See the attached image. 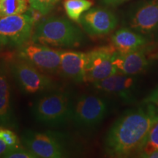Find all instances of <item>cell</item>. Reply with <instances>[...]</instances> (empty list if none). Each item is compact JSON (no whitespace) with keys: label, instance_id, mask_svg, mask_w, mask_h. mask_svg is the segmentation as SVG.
Returning <instances> with one entry per match:
<instances>
[{"label":"cell","instance_id":"6da1fadb","mask_svg":"<svg viewBox=\"0 0 158 158\" xmlns=\"http://www.w3.org/2000/svg\"><path fill=\"white\" fill-rule=\"evenodd\" d=\"M158 119L155 105L143 102L128 110L108 130L104 140V150L110 157L137 155L149 130Z\"/></svg>","mask_w":158,"mask_h":158},{"label":"cell","instance_id":"7a4b0ae2","mask_svg":"<svg viewBox=\"0 0 158 158\" xmlns=\"http://www.w3.org/2000/svg\"><path fill=\"white\" fill-rule=\"evenodd\" d=\"M84 38L81 29L70 21L51 16L37 23L31 40L48 46L73 48L80 47Z\"/></svg>","mask_w":158,"mask_h":158},{"label":"cell","instance_id":"3957f363","mask_svg":"<svg viewBox=\"0 0 158 158\" xmlns=\"http://www.w3.org/2000/svg\"><path fill=\"white\" fill-rule=\"evenodd\" d=\"M72 107L73 101L69 92L54 89L41 94L35 99L31 112L37 122L56 127L71 120Z\"/></svg>","mask_w":158,"mask_h":158},{"label":"cell","instance_id":"277c9868","mask_svg":"<svg viewBox=\"0 0 158 158\" xmlns=\"http://www.w3.org/2000/svg\"><path fill=\"white\" fill-rule=\"evenodd\" d=\"M10 72L19 89L25 94H41L56 89L57 85L49 77L24 59L19 58L11 61Z\"/></svg>","mask_w":158,"mask_h":158},{"label":"cell","instance_id":"5b68a950","mask_svg":"<svg viewBox=\"0 0 158 158\" xmlns=\"http://www.w3.org/2000/svg\"><path fill=\"white\" fill-rule=\"evenodd\" d=\"M108 102L95 94H81L73 102L71 120L75 125L82 129L97 127L107 116Z\"/></svg>","mask_w":158,"mask_h":158},{"label":"cell","instance_id":"8992f818","mask_svg":"<svg viewBox=\"0 0 158 158\" xmlns=\"http://www.w3.org/2000/svg\"><path fill=\"white\" fill-rule=\"evenodd\" d=\"M21 143L36 158H63L69 155L62 136L51 132L25 130Z\"/></svg>","mask_w":158,"mask_h":158},{"label":"cell","instance_id":"52a82bcc","mask_svg":"<svg viewBox=\"0 0 158 158\" xmlns=\"http://www.w3.org/2000/svg\"><path fill=\"white\" fill-rule=\"evenodd\" d=\"M35 19L29 13L0 18V45L20 48L31 40Z\"/></svg>","mask_w":158,"mask_h":158},{"label":"cell","instance_id":"ba28073f","mask_svg":"<svg viewBox=\"0 0 158 158\" xmlns=\"http://www.w3.org/2000/svg\"><path fill=\"white\" fill-rule=\"evenodd\" d=\"M61 51L30 40L19 48L18 57L23 59L47 75L59 73Z\"/></svg>","mask_w":158,"mask_h":158},{"label":"cell","instance_id":"9c48e42d","mask_svg":"<svg viewBox=\"0 0 158 158\" xmlns=\"http://www.w3.org/2000/svg\"><path fill=\"white\" fill-rule=\"evenodd\" d=\"M116 49L112 45L97 48L87 53L84 82L94 83L117 73L112 62Z\"/></svg>","mask_w":158,"mask_h":158},{"label":"cell","instance_id":"30bf717a","mask_svg":"<svg viewBox=\"0 0 158 158\" xmlns=\"http://www.w3.org/2000/svg\"><path fill=\"white\" fill-rule=\"evenodd\" d=\"M130 28L143 35L158 30V0H143L130 9L127 15Z\"/></svg>","mask_w":158,"mask_h":158},{"label":"cell","instance_id":"8fae6325","mask_svg":"<svg viewBox=\"0 0 158 158\" xmlns=\"http://www.w3.org/2000/svg\"><path fill=\"white\" fill-rule=\"evenodd\" d=\"M83 30L91 37L108 35L116 29L118 19L112 11L101 7H92L79 19Z\"/></svg>","mask_w":158,"mask_h":158},{"label":"cell","instance_id":"7c38bea8","mask_svg":"<svg viewBox=\"0 0 158 158\" xmlns=\"http://www.w3.org/2000/svg\"><path fill=\"white\" fill-rule=\"evenodd\" d=\"M92 84L99 92L118 97L127 103H130L135 100V92L137 86V80L135 76L117 72Z\"/></svg>","mask_w":158,"mask_h":158},{"label":"cell","instance_id":"4fadbf2b","mask_svg":"<svg viewBox=\"0 0 158 158\" xmlns=\"http://www.w3.org/2000/svg\"><path fill=\"white\" fill-rule=\"evenodd\" d=\"M9 70L5 62H0V126L17 129L18 122L13 110Z\"/></svg>","mask_w":158,"mask_h":158},{"label":"cell","instance_id":"5bb4252c","mask_svg":"<svg viewBox=\"0 0 158 158\" xmlns=\"http://www.w3.org/2000/svg\"><path fill=\"white\" fill-rule=\"evenodd\" d=\"M112 62L118 73L129 76L141 73L149 65L143 48L128 52L116 51L112 57Z\"/></svg>","mask_w":158,"mask_h":158},{"label":"cell","instance_id":"9a60e30c","mask_svg":"<svg viewBox=\"0 0 158 158\" xmlns=\"http://www.w3.org/2000/svg\"><path fill=\"white\" fill-rule=\"evenodd\" d=\"M59 73L76 83L84 82L87 53L77 51H61Z\"/></svg>","mask_w":158,"mask_h":158},{"label":"cell","instance_id":"2e32d148","mask_svg":"<svg viewBox=\"0 0 158 158\" xmlns=\"http://www.w3.org/2000/svg\"><path fill=\"white\" fill-rule=\"evenodd\" d=\"M110 40L114 48L119 52H128L143 48L148 43L145 35L130 27L118 29L112 35Z\"/></svg>","mask_w":158,"mask_h":158},{"label":"cell","instance_id":"e0dca14e","mask_svg":"<svg viewBox=\"0 0 158 158\" xmlns=\"http://www.w3.org/2000/svg\"><path fill=\"white\" fill-rule=\"evenodd\" d=\"M93 2L89 0H65L64 8L69 19L78 22L85 12L92 8Z\"/></svg>","mask_w":158,"mask_h":158},{"label":"cell","instance_id":"ac0fdd59","mask_svg":"<svg viewBox=\"0 0 158 158\" xmlns=\"http://www.w3.org/2000/svg\"><path fill=\"white\" fill-rule=\"evenodd\" d=\"M29 5L28 0H0V18L27 13Z\"/></svg>","mask_w":158,"mask_h":158},{"label":"cell","instance_id":"d6986e66","mask_svg":"<svg viewBox=\"0 0 158 158\" xmlns=\"http://www.w3.org/2000/svg\"><path fill=\"white\" fill-rule=\"evenodd\" d=\"M158 150V119L149 130L137 157L145 158L148 155Z\"/></svg>","mask_w":158,"mask_h":158},{"label":"cell","instance_id":"ffe728a7","mask_svg":"<svg viewBox=\"0 0 158 158\" xmlns=\"http://www.w3.org/2000/svg\"><path fill=\"white\" fill-rule=\"evenodd\" d=\"M59 2V0H29L31 8L43 15L51 13Z\"/></svg>","mask_w":158,"mask_h":158},{"label":"cell","instance_id":"44dd1931","mask_svg":"<svg viewBox=\"0 0 158 158\" xmlns=\"http://www.w3.org/2000/svg\"><path fill=\"white\" fill-rule=\"evenodd\" d=\"M0 139L2 140L7 146L11 148L21 145L16 134L12 130L11 128L7 127L0 126Z\"/></svg>","mask_w":158,"mask_h":158},{"label":"cell","instance_id":"7402d4cb","mask_svg":"<svg viewBox=\"0 0 158 158\" xmlns=\"http://www.w3.org/2000/svg\"><path fill=\"white\" fill-rule=\"evenodd\" d=\"M4 158H36V157L23 145H20L11 148L4 156Z\"/></svg>","mask_w":158,"mask_h":158},{"label":"cell","instance_id":"603a6c76","mask_svg":"<svg viewBox=\"0 0 158 158\" xmlns=\"http://www.w3.org/2000/svg\"><path fill=\"white\" fill-rule=\"evenodd\" d=\"M143 102L154 104L158 106V87L154 89L147 98L144 99Z\"/></svg>","mask_w":158,"mask_h":158},{"label":"cell","instance_id":"cb8c5ba5","mask_svg":"<svg viewBox=\"0 0 158 158\" xmlns=\"http://www.w3.org/2000/svg\"><path fill=\"white\" fill-rule=\"evenodd\" d=\"M127 1H129V0H100V2L106 6L116 7V6L122 5Z\"/></svg>","mask_w":158,"mask_h":158},{"label":"cell","instance_id":"d4e9b609","mask_svg":"<svg viewBox=\"0 0 158 158\" xmlns=\"http://www.w3.org/2000/svg\"><path fill=\"white\" fill-rule=\"evenodd\" d=\"M11 147L7 146L2 140L0 139V157H4L6 154L10 151Z\"/></svg>","mask_w":158,"mask_h":158},{"label":"cell","instance_id":"484cf974","mask_svg":"<svg viewBox=\"0 0 158 158\" xmlns=\"http://www.w3.org/2000/svg\"><path fill=\"white\" fill-rule=\"evenodd\" d=\"M148 59L149 60H158V51L157 52L153 53V54H149L148 56Z\"/></svg>","mask_w":158,"mask_h":158},{"label":"cell","instance_id":"4316f807","mask_svg":"<svg viewBox=\"0 0 158 158\" xmlns=\"http://www.w3.org/2000/svg\"><path fill=\"white\" fill-rule=\"evenodd\" d=\"M145 158H158V150L148 155Z\"/></svg>","mask_w":158,"mask_h":158},{"label":"cell","instance_id":"83f0119b","mask_svg":"<svg viewBox=\"0 0 158 158\" xmlns=\"http://www.w3.org/2000/svg\"><path fill=\"white\" fill-rule=\"evenodd\" d=\"M0 48H1V45H0Z\"/></svg>","mask_w":158,"mask_h":158},{"label":"cell","instance_id":"f1b7e54d","mask_svg":"<svg viewBox=\"0 0 158 158\" xmlns=\"http://www.w3.org/2000/svg\"><path fill=\"white\" fill-rule=\"evenodd\" d=\"M28 1H29V0H28Z\"/></svg>","mask_w":158,"mask_h":158}]
</instances>
